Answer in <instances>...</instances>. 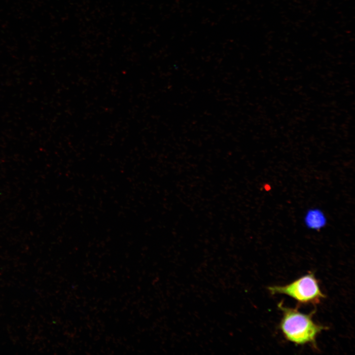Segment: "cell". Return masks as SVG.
<instances>
[{"label":"cell","instance_id":"1","mask_svg":"<svg viewBox=\"0 0 355 355\" xmlns=\"http://www.w3.org/2000/svg\"><path fill=\"white\" fill-rule=\"evenodd\" d=\"M283 313L280 328L284 338L298 345L311 344L316 347V338L327 327L316 323L313 317L315 311L309 314L301 313L298 308H289L278 304Z\"/></svg>","mask_w":355,"mask_h":355},{"label":"cell","instance_id":"2","mask_svg":"<svg viewBox=\"0 0 355 355\" xmlns=\"http://www.w3.org/2000/svg\"><path fill=\"white\" fill-rule=\"evenodd\" d=\"M268 290L272 294L288 295L300 304H318L325 297L320 289L318 280L312 272L288 284L270 286Z\"/></svg>","mask_w":355,"mask_h":355},{"label":"cell","instance_id":"3","mask_svg":"<svg viewBox=\"0 0 355 355\" xmlns=\"http://www.w3.org/2000/svg\"><path fill=\"white\" fill-rule=\"evenodd\" d=\"M326 218L323 213L318 209H312L307 212L305 222L308 227L319 229L326 224Z\"/></svg>","mask_w":355,"mask_h":355}]
</instances>
